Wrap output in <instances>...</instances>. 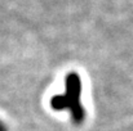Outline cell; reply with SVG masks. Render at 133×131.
Returning a JSON list of instances; mask_svg holds the SVG:
<instances>
[{"mask_svg": "<svg viewBox=\"0 0 133 131\" xmlns=\"http://www.w3.org/2000/svg\"><path fill=\"white\" fill-rule=\"evenodd\" d=\"M50 105L56 111H62V109L69 108V103L65 95H54L50 100Z\"/></svg>", "mask_w": 133, "mask_h": 131, "instance_id": "2", "label": "cell"}, {"mask_svg": "<svg viewBox=\"0 0 133 131\" xmlns=\"http://www.w3.org/2000/svg\"><path fill=\"white\" fill-rule=\"evenodd\" d=\"M80 94H82V82L80 77L76 72H70L66 76V99L69 103V109L71 111L72 120L76 124L84 121V108L80 103Z\"/></svg>", "mask_w": 133, "mask_h": 131, "instance_id": "1", "label": "cell"}]
</instances>
